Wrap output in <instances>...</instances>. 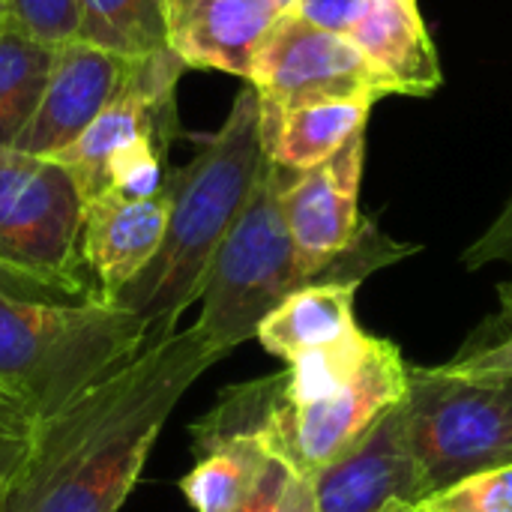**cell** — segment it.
Returning a JSON list of instances; mask_svg holds the SVG:
<instances>
[{"instance_id":"cell-1","label":"cell","mask_w":512,"mask_h":512,"mask_svg":"<svg viewBox=\"0 0 512 512\" xmlns=\"http://www.w3.org/2000/svg\"><path fill=\"white\" fill-rule=\"evenodd\" d=\"M222 360L192 327L147 345L120 372L39 426L6 512H117L186 390Z\"/></svg>"},{"instance_id":"cell-2","label":"cell","mask_w":512,"mask_h":512,"mask_svg":"<svg viewBox=\"0 0 512 512\" xmlns=\"http://www.w3.org/2000/svg\"><path fill=\"white\" fill-rule=\"evenodd\" d=\"M195 138V156L165 174L168 222L156 258L111 303L147 327L150 345L177 333V321L201 297L210 264L267 165L258 93L246 84L225 123Z\"/></svg>"},{"instance_id":"cell-3","label":"cell","mask_w":512,"mask_h":512,"mask_svg":"<svg viewBox=\"0 0 512 512\" xmlns=\"http://www.w3.org/2000/svg\"><path fill=\"white\" fill-rule=\"evenodd\" d=\"M147 345V327L117 306L27 297L0 285V387L39 423L63 414Z\"/></svg>"},{"instance_id":"cell-4","label":"cell","mask_w":512,"mask_h":512,"mask_svg":"<svg viewBox=\"0 0 512 512\" xmlns=\"http://www.w3.org/2000/svg\"><path fill=\"white\" fill-rule=\"evenodd\" d=\"M84 210L57 159L0 147V285L45 300H96L81 261Z\"/></svg>"},{"instance_id":"cell-5","label":"cell","mask_w":512,"mask_h":512,"mask_svg":"<svg viewBox=\"0 0 512 512\" xmlns=\"http://www.w3.org/2000/svg\"><path fill=\"white\" fill-rule=\"evenodd\" d=\"M294 171L267 159L246 207L225 234L204 291L195 330L219 354L255 339L261 321L297 288L315 285L303 270L282 213V192Z\"/></svg>"},{"instance_id":"cell-6","label":"cell","mask_w":512,"mask_h":512,"mask_svg":"<svg viewBox=\"0 0 512 512\" xmlns=\"http://www.w3.org/2000/svg\"><path fill=\"white\" fill-rule=\"evenodd\" d=\"M405 408L426 498L512 465V378L468 381L438 366H408Z\"/></svg>"},{"instance_id":"cell-7","label":"cell","mask_w":512,"mask_h":512,"mask_svg":"<svg viewBox=\"0 0 512 512\" xmlns=\"http://www.w3.org/2000/svg\"><path fill=\"white\" fill-rule=\"evenodd\" d=\"M408 393V363L402 351L375 339L360 372L315 399L291 402L279 390V375L261 378V411L255 435L267 453L300 477H315L342 456L384 411Z\"/></svg>"},{"instance_id":"cell-8","label":"cell","mask_w":512,"mask_h":512,"mask_svg":"<svg viewBox=\"0 0 512 512\" xmlns=\"http://www.w3.org/2000/svg\"><path fill=\"white\" fill-rule=\"evenodd\" d=\"M246 84L258 93L261 114L342 99L375 105L384 96H396L348 36L312 27L288 12L264 36Z\"/></svg>"},{"instance_id":"cell-9","label":"cell","mask_w":512,"mask_h":512,"mask_svg":"<svg viewBox=\"0 0 512 512\" xmlns=\"http://www.w3.org/2000/svg\"><path fill=\"white\" fill-rule=\"evenodd\" d=\"M183 72L186 63L171 48L132 57L114 99L66 150L51 156L72 174L84 204L105 195L108 165L132 141L153 135L171 150V144L186 135L177 117V84Z\"/></svg>"},{"instance_id":"cell-10","label":"cell","mask_w":512,"mask_h":512,"mask_svg":"<svg viewBox=\"0 0 512 512\" xmlns=\"http://www.w3.org/2000/svg\"><path fill=\"white\" fill-rule=\"evenodd\" d=\"M312 492L318 512H387L396 504H423L426 483L411 447L405 399L318 471Z\"/></svg>"},{"instance_id":"cell-11","label":"cell","mask_w":512,"mask_h":512,"mask_svg":"<svg viewBox=\"0 0 512 512\" xmlns=\"http://www.w3.org/2000/svg\"><path fill=\"white\" fill-rule=\"evenodd\" d=\"M129 63V54L84 39L60 45L42 99L12 147L30 156H57L66 150L114 99Z\"/></svg>"},{"instance_id":"cell-12","label":"cell","mask_w":512,"mask_h":512,"mask_svg":"<svg viewBox=\"0 0 512 512\" xmlns=\"http://www.w3.org/2000/svg\"><path fill=\"white\" fill-rule=\"evenodd\" d=\"M279 15L285 12L276 0H162L165 45L186 69H213L243 81Z\"/></svg>"},{"instance_id":"cell-13","label":"cell","mask_w":512,"mask_h":512,"mask_svg":"<svg viewBox=\"0 0 512 512\" xmlns=\"http://www.w3.org/2000/svg\"><path fill=\"white\" fill-rule=\"evenodd\" d=\"M168 222V189L150 198L99 195L84 210L81 261L90 276L96 303L111 306L114 297L135 282L156 258Z\"/></svg>"},{"instance_id":"cell-14","label":"cell","mask_w":512,"mask_h":512,"mask_svg":"<svg viewBox=\"0 0 512 512\" xmlns=\"http://www.w3.org/2000/svg\"><path fill=\"white\" fill-rule=\"evenodd\" d=\"M348 39L396 96H432L444 84L441 60L417 0H366Z\"/></svg>"},{"instance_id":"cell-15","label":"cell","mask_w":512,"mask_h":512,"mask_svg":"<svg viewBox=\"0 0 512 512\" xmlns=\"http://www.w3.org/2000/svg\"><path fill=\"white\" fill-rule=\"evenodd\" d=\"M354 282H315L288 294L258 327L261 348L285 363L303 354L351 339L360 324L354 318Z\"/></svg>"},{"instance_id":"cell-16","label":"cell","mask_w":512,"mask_h":512,"mask_svg":"<svg viewBox=\"0 0 512 512\" xmlns=\"http://www.w3.org/2000/svg\"><path fill=\"white\" fill-rule=\"evenodd\" d=\"M372 108V102L342 99L315 102L282 114H261L264 153L273 165L309 171L339 153L357 132H366Z\"/></svg>"},{"instance_id":"cell-17","label":"cell","mask_w":512,"mask_h":512,"mask_svg":"<svg viewBox=\"0 0 512 512\" xmlns=\"http://www.w3.org/2000/svg\"><path fill=\"white\" fill-rule=\"evenodd\" d=\"M195 453L198 462L180 480V492L192 512H240L273 459L255 435L195 441Z\"/></svg>"},{"instance_id":"cell-18","label":"cell","mask_w":512,"mask_h":512,"mask_svg":"<svg viewBox=\"0 0 512 512\" xmlns=\"http://www.w3.org/2000/svg\"><path fill=\"white\" fill-rule=\"evenodd\" d=\"M57 48L0 18V147H12L48 84Z\"/></svg>"},{"instance_id":"cell-19","label":"cell","mask_w":512,"mask_h":512,"mask_svg":"<svg viewBox=\"0 0 512 512\" xmlns=\"http://www.w3.org/2000/svg\"><path fill=\"white\" fill-rule=\"evenodd\" d=\"M78 39L129 57L168 48L162 0H81Z\"/></svg>"},{"instance_id":"cell-20","label":"cell","mask_w":512,"mask_h":512,"mask_svg":"<svg viewBox=\"0 0 512 512\" xmlns=\"http://www.w3.org/2000/svg\"><path fill=\"white\" fill-rule=\"evenodd\" d=\"M501 315L483 327L486 339L465 345L450 363L438 366L453 378L483 381V378H512V282L498 285Z\"/></svg>"},{"instance_id":"cell-21","label":"cell","mask_w":512,"mask_h":512,"mask_svg":"<svg viewBox=\"0 0 512 512\" xmlns=\"http://www.w3.org/2000/svg\"><path fill=\"white\" fill-rule=\"evenodd\" d=\"M165 156H168V147H162L153 135L132 141L108 165L105 192L123 195V198H150V195L162 192L165 174H168Z\"/></svg>"},{"instance_id":"cell-22","label":"cell","mask_w":512,"mask_h":512,"mask_svg":"<svg viewBox=\"0 0 512 512\" xmlns=\"http://www.w3.org/2000/svg\"><path fill=\"white\" fill-rule=\"evenodd\" d=\"M0 12L9 24L51 48L81 36V0H0Z\"/></svg>"},{"instance_id":"cell-23","label":"cell","mask_w":512,"mask_h":512,"mask_svg":"<svg viewBox=\"0 0 512 512\" xmlns=\"http://www.w3.org/2000/svg\"><path fill=\"white\" fill-rule=\"evenodd\" d=\"M426 512H512V465L471 474L423 504Z\"/></svg>"},{"instance_id":"cell-24","label":"cell","mask_w":512,"mask_h":512,"mask_svg":"<svg viewBox=\"0 0 512 512\" xmlns=\"http://www.w3.org/2000/svg\"><path fill=\"white\" fill-rule=\"evenodd\" d=\"M39 426L42 423L0 387V486L9 489L24 471L36 447Z\"/></svg>"},{"instance_id":"cell-25","label":"cell","mask_w":512,"mask_h":512,"mask_svg":"<svg viewBox=\"0 0 512 512\" xmlns=\"http://www.w3.org/2000/svg\"><path fill=\"white\" fill-rule=\"evenodd\" d=\"M240 512H318L312 480L291 471L285 462L270 459L261 483Z\"/></svg>"},{"instance_id":"cell-26","label":"cell","mask_w":512,"mask_h":512,"mask_svg":"<svg viewBox=\"0 0 512 512\" xmlns=\"http://www.w3.org/2000/svg\"><path fill=\"white\" fill-rule=\"evenodd\" d=\"M468 270H480L486 264H510L512 267V195L504 204V210L498 213V219L483 231V237H477L465 255H462Z\"/></svg>"},{"instance_id":"cell-27","label":"cell","mask_w":512,"mask_h":512,"mask_svg":"<svg viewBox=\"0 0 512 512\" xmlns=\"http://www.w3.org/2000/svg\"><path fill=\"white\" fill-rule=\"evenodd\" d=\"M387 512H426L420 504H396V507H390Z\"/></svg>"},{"instance_id":"cell-28","label":"cell","mask_w":512,"mask_h":512,"mask_svg":"<svg viewBox=\"0 0 512 512\" xmlns=\"http://www.w3.org/2000/svg\"><path fill=\"white\" fill-rule=\"evenodd\" d=\"M6 492H9V489L0 486V512H6Z\"/></svg>"},{"instance_id":"cell-29","label":"cell","mask_w":512,"mask_h":512,"mask_svg":"<svg viewBox=\"0 0 512 512\" xmlns=\"http://www.w3.org/2000/svg\"><path fill=\"white\" fill-rule=\"evenodd\" d=\"M276 3H279V9H282V12H288L297 0H276Z\"/></svg>"},{"instance_id":"cell-30","label":"cell","mask_w":512,"mask_h":512,"mask_svg":"<svg viewBox=\"0 0 512 512\" xmlns=\"http://www.w3.org/2000/svg\"><path fill=\"white\" fill-rule=\"evenodd\" d=\"M0 18H3V12H0Z\"/></svg>"}]
</instances>
